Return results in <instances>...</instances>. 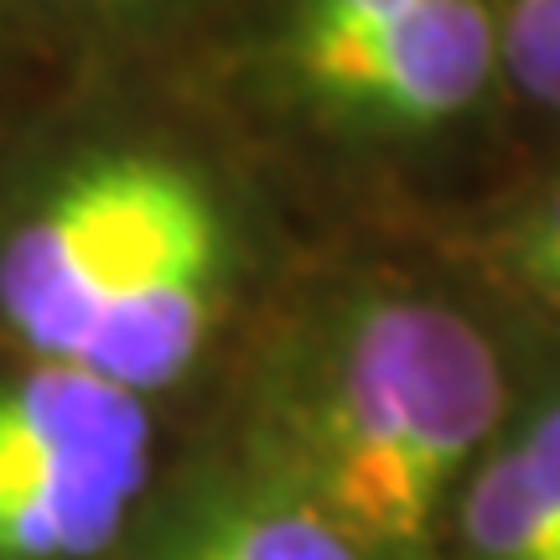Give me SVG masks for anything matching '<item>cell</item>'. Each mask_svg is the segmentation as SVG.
<instances>
[{
	"mask_svg": "<svg viewBox=\"0 0 560 560\" xmlns=\"http://www.w3.org/2000/svg\"><path fill=\"white\" fill-rule=\"evenodd\" d=\"M202 177L151 151L83 161L0 244V322L42 363L156 395L198 363L223 285Z\"/></svg>",
	"mask_w": 560,
	"mask_h": 560,
	"instance_id": "6da1fadb",
	"label": "cell"
},
{
	"mask_svg": "<svg viewBox=\"0 0 560 560\" xmlns=\"http://www.w3.org/2000/svg\"><path fill=\"white\" fill-rule=\"evenodd\" d=\"M499 420L503 363L478 322L380 296L338 322L280 472L369 560H431Z\"/></svg>",
	"mask_w": 560,
	"mask_h": 560,
	"instance_id": "7a4b0ae2",
	"label": "cell"
},
{
	"mask_svg": "<svg viewBox=\"0 0 560 560\" xmlns=\"http://www.w3.org/2000/svg\"><path fill=\"white\" fill-rule=\"evenodd\" d=\"M151 482V410L68 363L0 380V560H94Z\"/></svg>",
	"mask_w": 560,
	"mask_h": 560,
	"instance_id": "3957f363",
	"label": "cell"
},
{
	"mask_svg": "<svg viewBox=\"0 0 560 560\" xmlns=\"http://www.w3.org/2000/svg\"><path fill=\"white\" fill-rule=\"evenodd\" d=\"M285 58L301 89L348 120L425 130L499 79V16L488 0H400L380 16L291 26Z\"/></svg>",
	"mask_w": 560,
	"mask_h": 560,
	"instance_id": "277c9868",
	"label": "cell"
},
{
	"mask_svg": "<svg viewBox=\"0 0 560 560\" xmlns=\"http://www.w3.org/2000/svg\"><path fill=\"white\" fill-rule=\"evenodd\" d=\"M457 560H560V400L467 472L452 503Z\"/></svg>",
	"mask_w": 560,
	"mask_h": 560,
	"instance_id": "5b68a950",
	"label": "cell"
},
{
	"mask_svg": "<svg viewBox=\"0 0 560 560\" xmlns=\"http://www.w3.org/2000/svg\"><path fill=\"white\" fill-rule=\"evenodd\" d=\"M161 560H369L285 472L229 482L172 529Z\"/></svg>",
	"mask_w": 560,
	"mask_h": 560,
	"instance_id": "8992f818",
	"label": "cell"
},
{
	"mask_svg": "<svg viewBox=\"0 0 560 560\" xmlns=\"http://www.w3.org/2000/svg\"><path fill=\"white\" fill-rule=\"evenodd\" d=\"M499 73L560 115V0H509L499 16Z\"/></svg>",
	"mask_w": 560,
	"mask_h": 560,
	"instance_id": "52a82bcc",
	"label": "cell"
},
{
	"mask_svg": "<svg viewBox=\"0 0 560 560\" xmlns=\"http://www.w3.org/2000/svg\"><path fill=\"white\" fill-rule=\"evenodd\" d=\"M503 265L529 301L560 317V187H550L503 240Z\"/></svg>",
	"mask_w": 560,
	"mask_h": 560,
	"instance_id": "ba28073f",
	"label": "cell"
},
{
	"mask_svg": "<svg viewBox=\"0 0 560 560\" xmlns=\"http://www.w3.org/2000/svg\"><path fill=\"white\" fill-rule=\"evenodd\" d=\"M94 5H120V0H94Z\"/></svg>",
	"mask_w": 560,
	"mask_h": 560,
	"instance_id": "9c48e42d",
	"label": "cell"
}]
</instances>
